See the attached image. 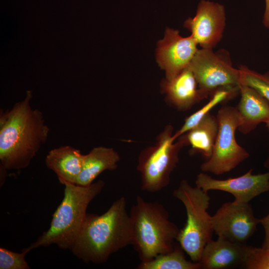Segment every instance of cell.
Listing matches in <instances>:
<instances>
[{"label":"cell","instance_id":"6da1fadb","mask_svg":"<svg viewBox=\"0 0 269 269\" xmlns=\"http://www.w3.org/2000/svg\"><path fill=\"white\" fill-rule=\"evenodd\" d=\"M31 93L0 115V167L5 169L27 167L47 139L49 129L43 114L30 106Z\"/></svg>","mask_w":269,"mask_h":269},{"label":"cell","instance_id":"7a4b0ae2","mask_svg":"<svg viewBox=\"0 0 269 269\" xmlns=\"http://www.w3.org/2000/svg\"><path fill=\"white\" fill-rule=\"evenodd\" d=\"M127 205L126 199L121 197L101 215L87 213L71 249L73 254L86 263L99 264L132 245V224Z\"/></svg>","mask_w":269,"mask_h":269},{"label":"cell","instance_id":"3957f363","mask_svg":"<svg viewBox=\"0 0 269 269\" xmlns=\"http://www.w3.org/2000/svg\"><path fill=\"white\" fill-rule=\"evenodd\" d=\"M64 185V197L52 215L49 229L27 247L29 252L53 244L71 250L87 214L88 206L101 193L105 182L99 180L87 186L70 183Z\"/></svg>","mask_w":269,"mask_h":269},{"label":"cell","instance_id":"277c9868","mask_svg":"<svg viewBox=\"0 0 269 269\" xmlns=\"http://www.w3.org/2000/svg\"><path fill=\"white\" fill-rule=\"evenodd\" d=\"M132 245L141 262L172 251L180 229L169 219V214L157 201L148 202L137 195L129 213Z\"/></svg>","mask_w":269,"mask_h":269},{"label":"cell","instance_id":"5b68a950","mask_svg":"<svg viewBox=\"0 0 269 269\" xmlns=\"http://www.w3.org/2000/svg\"><path fill=\"white\" fill-rule=\"evenodd\" d=\"M173 195L184 205L187 216L176 241L191 261L199 262L202 252L212 239L214 232L212 216L207 211L210 198L208 192L192 186L186 180L180 182Z\"/></svg>","mask_w":269,"mask_h":269},{"label":"cell","instance_id":"8992f818","mask_svg":"<svg viewBox=\"0 0 269 269\" xmlns=\"http://www.w3.org/2000/svg\"><path fill=\"white\" fill-rule=\"evenodd\" d=\"M173 130L172 126H166L154 145L143 149L138 157L137 169L143 191L159 192L169 184L170 175L179 162V152L187 145L183 135L174 142Z\"/></svg>","mask_w":269,"mask_h":269},{"label":"cell","instance_id":"52a82bcc","mask_svg":"<svg viewBox=\"0 0 269 269\" xmlns=\"http://www.w3.org/2000/svg\"><path fill=\"white\" fill-rule=\"evenodd\" d=\"M216 117L219 130L211 156L200 166L203 172L221 175L230 172L250 156L237 142L235 132L240 124L236 107L225 105Z\"/></svg>","mask_w":269,"mask_h":269},{"label":"cell","instance_id":"ba28073f","mask_svg":"<svg viewBox=\"0 0 269 269\" xmlns=\"http://www.w3.org/2000/svg\"><path fill=\"white\" fill-rule=\"evenodd\" d=\"M188 67L204 99L219 90L240 87V70L233 67L226 50L215 52L211 48L198 49Z\"/></svg>","mask_w":269,"mask_h":269},{"label":"cell","instance_id":"9c48e42d","mask_svg":"<svg viewBox=\"0 0 269 269\" xmlns=\"http://www.w3.org/2000/svg\"><path fill=\"white\" fill-rule=\"evenodd\" d=\"M214 232L218 236L233 242L246 244L255 233L260 219L256 218L251 205L227 202L212 216Z\"/></svg>","mask_w":269,"mask_h":269},{"label":"cell","instance_id":"30bf717a","mask_svg":"<svg viewBox=\"0 0 269 269\" xmlns=\"http://www.w3.org/2000/svg\"><path fill=\"white\" fill-rule=\"evenodd\" d=\"M253 169L241 176L225 179L213 178L205 172L197 175L196 186L205 192L219 190L228 192L234 197V201L249 203L256 197L269 191V169L264 173L254 174Z\"/></svg>","mask_w":269,"mask_h":269},{"label":"cell","instance_id":"8fae6325","mask_svg":"<svg viewBox=\"0 0 269 269\" xmlns=\"http://www.w3.org/2000/svg\"><path fill=\"white\" fill-rule=\"evenodd\" d=\"M197 45L191 35L184 37L178 30L166 28L156 50V61L165 71L166 79H173L189 65L198 49Z\"/></svg>","mask_w":269,"mask_h":269},{"label":"cell","instance_id":"7c38bea8","mask_svg":"<svg viewBox=\"0 0 269 269\" xmlns=\"http://www.w3.org/2000/svg\"><path fill=\"white\" fill-rule=\"evenodd\" d=\"M226 25L224 7L218 3L202 0L195 16L188 18L184 27L202 48L213 49L223 37Z\"/></svg>","mask_w":269,"mask_h":269},{"label":"cell","instance_id":"4fadbf2b","mask_svg":"<svg viewBox=\"0 0 269 269\" xmlns=\"http://www.w3.org/2000/svg\"><path fill=\"white\" fill-rule=\"evenodd\" d=\"M248 245L221 238L210 240L205 246L199 262L203 269L242 267Z\"/></svg>","mask_w":269,"mask_h":269},{"label":"cell","instance_id":"5bb4252c","mask_svg":"<svg viewBox=\"0 0 269 269\" xmlns=\"http://www.w3.org/2000/svg\"><path fill=\"white\" fill-rule=\"evenodd\" d=\"M241 98L236 106L240 124L238 130L247 134L269 120V101L254 88L240 85Z\"/></svg>","mask_w":269,"mask_h":269},{"label":"cell","instance_id":"9a60e30c","mask_svg":"<svg viewBox=\"0 0 269 269\" xmlns=\"http://www.w3.org/2000/svg\"><path fill=\"white\" fill-rule=\"evenodd\" d=\"M161 89L168 101L179 110L187 111L204 100L194 74L188 66L173 79H163Z\"/></svg>","mask_w":269,"mask_h":269},{"label":"cell","instance_id":"2e32d148","mask_svg":"<svg viewBox=\"0 0 269 269\" xmlns=\"http://www.w3.org/2000/svg\"><path fill=\"white\" fill-rule=\"evenodd\" d=\"M83 155L79 149L62 146L50 150L45 162L56 174L61 184H76L81 171Z\"/></svg>","mask_w":269,"mask_h":269},{"label":"cell","instance_id":"e0dca14e","mask_svg":"<svg viewBox=\"0 0 269 269\" xmlns=\"http://www.w3.org/2000/svg\"><path fill=\"white\" fill-rule=\"evenodd\" d=\"M120 160L119 154L113 148L96 147L84 155L81 172L76 184L87 186L105 170H114Z\"/></svg>","mask_w":269,"mask_h":269},{"label":"cell","instance_id":"ac0fdd59","mask_svg":"<svg viewBox=\"0 0 269 269\" xmlns=\"http://www.w3.org/2000/svg\"><path fill=\"white\" fill-rule=\"evenodd\" d=\"M219 130L216 116L207 114L194 127L182 134L191 152H199L208 160L212 155Z\"/></svg>","mask_w":269,"mask_h":269},{"label":"cell","instance_id":"d6986e66","mask_svg":"<svg viewBox=\"0 0 269 269\" xmlns=\"http://www.w3.org/2000/svg\"><path fill=\"white\" fill-rule=\"evenodd\" d=\"M184 250L179 245L170 252L160 254L147 262H141L137 269H200V263L186 259Z\"/></svg>","mask_w":269,"mask_h":269},{"label":"cell","instance_id":"ffe728a7","mask_svg":"<svg viewBox=\"0 0 269 269\" xmlns=\"http://www.w3.org/2000/svg\"><path fill=\"white\" fill-rule=\"evenodd\" d=\"M239 91L240 87L222 89L217 91L210 97L209 101L206 104L185 119L181 127L173 134V139L175 141L176 139L192 129L216 106L220 103L232 99Z\"/></svg>","mask_w":269,"mask_h":269},{"label":"cell","instance_id":"44dd1931","mask_svg":"<svg viewBox=\"0 0 269 269\" xmlns=\"http://www.w3.org/2000/svg\"><path fill=\"white\" fill-rule=\"evenodd\" d=\"M240 71V85L252 87L269 101V71L260 73L242 65Z\"/></svg>","mask_w":269,"mask_h":269},{"label":"cell","instance_id":"7402d4cb","mask_svg":"<svg viewBox=\"0 0 269 269\" xmlns=\"http://www.w3.org/2000/svg\"><path fill=\"white\" fill-rule=\"evenodd\" d=\"M242 268L269 269V249L248 246Z\"/></svg>","mask_w":269,"mask_h":269},{"label":"cell","instance_id":"603a6c76","mask_svg":"<svg viewBox=\"0 0 269 269\" xmlns=\"http://www.w3.org/2000/svg\"><path fill=\"white\" fill-rule=\"evenodd\" d=\"M29 251L24 248L21 253L0 248V269H30L25 257Z\"/></svg>","mask_w":269,"mask_h":269},{"label":"cell","instance_id":"cb8c5ba5","mask_svg":"<svg viewBox=\"0 0 269 269\" xmlns=\"http://www.w3.org/2000/svg\"><path fill=\"white\" fill-rule=\"evenodd\" d=\"M260 224L264 227L265 236L262 247L269 249V213L260 219Z\"/></svg>","mask_w":269,"mask_h":269},{"label":"cell","instance_id":"d4e9b609","mask_svg":"<svg viewBox=\"0 0 269 269\" xmlns=\"http://www.w3.org/2000/svg\"><path fill=\"white\" fill-rule=\"evenodd\" d=\"M266 0V8L263 16V23L265 27L269 28V0Z\"/></svg>","mask_w":269,"mask_h":269},{"label":"cell","instance_id":"484cf974","mask_svg":"<svg viewBox=\"0 0 269 269\" xmlns=\"http://www.w3.org/2000/svg\"><path fill=\"white\" fill-rule=\"evenodd\" d=\"M266 126L268 129L269 132V120L266 123ZM264 165L266 168H267L269 169V155L268 156L264 163Z\"/></svg>","mask_w":269,"mask_h":269}]
</instances>
